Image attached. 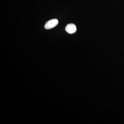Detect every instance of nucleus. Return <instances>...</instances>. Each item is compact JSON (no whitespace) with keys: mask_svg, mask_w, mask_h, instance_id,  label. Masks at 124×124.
Returning <instances> with one entry per match:
<instances>
[{"mask_svg":"<svg viewBox=\"0 0 124 124\" xmlns=\"http://www.w3.org/2000/svg\"><path fill=\"white\" fill-rule=\"evenodd\" d=\"M58 23V21L56 19H51L46 22L45 24V28L46 29H52L56 26Z\"/></svg>","mask_w":124,"mask_h":124,"instance_id":"nucleus-1","label":"nucleus"},{"mask_svg":"<svg viewBox=\"0 0 124 124\" xmlns=\"http://www.w3.org/2000/svg\"><path fill=\"white\" fill-rule=\"evenodd\" d=\"M65 30L68 33L70 34H72L76 31V26L73 23H69L66 27Z\"/></svg>","mask_w":124,"mask_h":124,"instance_id":"nucleus-2","label":"nucleus"}]
</instances>
